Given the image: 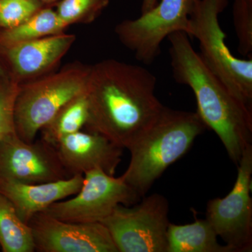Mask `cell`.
Masks as SVG:
<instances>
[{"label":"cell","instance_id":"1","mask_svg":"<svg viewBox=\"0 0 252 252\" xmlns=\"http://www.w3.org/2000/svg\"><path fill=\"white\" fill-rule=\"evenodd\" d=\"M157 83L142 66L115 59L92 64L85 130L128 149L165 107L156 95Z\"/></svg>","mask_w":252,"mask_h":252},{"label":"cell","instance_id":"2","mask_svg":"<svg viewBox=\"0 0 252 252\" xmlns=\"http://www.w3.org/2000/svg\"><path fill=\"white\" fill-rule=\"evenodd\" d=\"M188 34L176 32L168 36L173 77L190 88L196 99L197 114L213 130L238 165L252 144V109L242 103L205 65Z\"/></svg>","mask_w":252,"mask_h":252},{"label":"cell","instance_id":"3","mask_svg":"<svg viewBox=\"0 0 252 252\" xmlns=\"http://www.w3.org/2000/svg\"><path fill=\"white\" fill-rule=\"evenodd\" d=\"M207 128L197 112L164 107L127 149L130 159L122 175L124 180L142 198Z\"/></svg>","mask_w":252,"mask_h":252},{"label":"cell","instance_id":"4","mask_svg":"<svg viewBox=\"0 0 252 252\" xmlns=\"http://www.w3.org/2000/svg\"><path fill=\"white\" fill-rule=\"evenodd\" d=\"M91 65L68 63L61 69L20 84L15 107V130L32 142L64 104L87 90Z\"/></svg>","mask_w":252,"mask_h":252},{"label":"cell","instance_id":"5","mask_svg":"<svg viewBox=\"0 0 252 252\" xmlns=\"http://www.w3.org/2000/svg\"><path fill=\"white\" fill-rule=\"evenodd\" d=\"M229 0H197L189 21L188 35L198 41L200 59L237 97L252 109V59H240L225 44L219 16Z\"/></svg>","mask_w":252,"mask_h":252},{"label":"cell","instance_id":"6","mask_svg":"<svg viewBox=\"0 0 252 252\" xmlns=\"http://www.w3.org/2000/svg\"><path fill=\"white\" fill-rule=\"evenodd\" d=\"M131 206L119 205L101 223L119 252H166L169 203L154 193Z\"/></svg>","mask_w":252,"mask_h":252},{"label":"cell","instance_id":"7","mask_svg":"<svg viewBox=\"0 0 252 252\" xmlns=\"http://www.w3.org/2000/svg\"><path fill=\"white\" fill-rule=\"evenodd\" d=\"M197 0H160L140 17L125 20L114 29L121 43L137 61L151 64L161 52L165 38L176 32L188 34L189 21Z\"/></svg>","mask_w":252,"mask_h":252},{"label":"cell","instance_id":"8","mask_svg":"<svg viewBox=\"0 0 252 252\" xmlns=\"http://www.w3.org/2000/svg\"><path fill=\"white\" fill-rule=\"evenodd\" d=\"M141 197L124 177L109 175L100 169L84 175V182L74 198L56 202L44 213L74 223H101L118 205L131 206Z\"/></svg>","mask_w":252,"mask_h":252},{"label":"cell","instance_id":"9","mask_svg":"<svg viewBox=\"0 0 252 252\" xmlns=\"http://www.w3.org/2000/svg\"><path fill=\"white\" fill-rule=\"evenodd\" d=\"M252 144L238 164L233 189L224 198L212 199L207 205L206 220L233 252L252 250Z\"/></svg>","mask_w":252,"mask_h":252},{"label":"cell","instance_id":"10","mask_svg":"<svg viewBox=\"0 0 252 252\" xmlns=\"http://www.w3.org/2000/svg\"><path fill=\"white\" fill-rule=\"evenodd\" d=\"M69 177L56 147L42 139L25 142L15 132L0 140V180L41 184Z\"/></svg>","mask_w":252,"mask_h":252},{"label":"cell","instance_id":"11","mask_svg":"<svg viewBox=\"0 0 252 252\" xmlns=\"http://www.w3.org/2000/svg\"><path fill=\"white\" fill-rule=\"evenodd\" d=\"M35 252H119L109 230L102 223H74L44 212L28 222Z\"/></svg>","mask_w":252,"mask_h":252},{"label":"cell","instance_id":"12","mask_svg":"<svg viewBox=\"0 0 252 252\" xmlns=\"http://www.w3.org/2000/svg\"><path fill=\"white\" fill-rule=\"evenodd\" d=\"M75 41V34L63 32L9 47H0V51L10 75L21 84L57 70Z\"/></svg>","mask_w":252,"mask_h":252},{"label":"cell","instance_id":"13","mask_svg":"<svg viewBox=\"0 0 252 252\" xmlns=\"http://www.w3.org/2000/svg\"><path fill=\"white\" fill-rule=\"evenodd\" d=\"M55 147L70 177L84 175L94 169L114 176L124 151L104 136L87 130L66 136Z\"/></svg>","mask_w":252,"mask_h":252},{"label":"cell","instance_id":"14","mask_svg":"<svg viewBox=\"0 0 252 252\" xmlns=\"http://www.w3.org/2000/svg\"><path fill=\"white\" fill-rule=\"evenodd\" d=\"M84 182V175L41 184H23L0 180V193L5 195L25 223L36 214L44 212L56 202L76 195Z\"/></svg>","mask_w":252,"mask_h":252},{"label":"cell","instance_id":"15","mask_svg":"<svg viewBox=\"0 0 252 252\" xmlns=\"http://www.w3.org/2000/svg\"><path fill=\"white\" fill-rule=\"evenodd\" d=\"M218 238L206 219L185 225L170 223L166 252H233L228 245H220Z\"/></svg>","mask_w":252,"mask_h":252},{"label":"cell","instance_id":"16","mask_svg":"<svg viewBox=\"0 0 252 252\" xmlns=\"http://www.w3.org/2000/svg\"><path fill=\"white\" fill-rule=\"evenodd\" d=\"M53 7L48 6L42 8L16 27L0 30V47H9L20 43L65 32L68 26Z\"/></svg>","mask_w":252,"mask_h":252},{"label":"cell","instance_id":"17","mask_svg":"<svg viewBox=\"0 0 252 252\" xmlns=\"http://www.w3.org/2000/svg\"><path fill=\"white\" fill-rule=\"evenodd\" d=\"M88 119L86 92L64 104L39 132L43 140L56 147L66 136L82 130Z\"/></svg>","mask_w":252,"mask_h":252},{"label":"cell","instance_id":"18","mask_svg":"<svg viewBox=\"0 0 252 252\" xmlns=\"http://www.w3.org/2000/svg\"><path fill=\"white\" fill-rule=\"evenodd\" d=\"M0 249L3 252H35L31 227L18 216L12 203L0 193Z\"/></svg>","mask_w":252,"mask_h":252},{"label":"cell","instance_id":"19","mask_svg":"<svg viewBox=\"0 0 252 252\" xmlns=\"http://www.w3.org/2000/svg\"><path fill=\"white\" fill-rule=\"evenodd\" d=\"M110 0H60L55 6L59 18L69 27L71 25L94 23Z\"/></svg>","mask_w":252,"mask_h":252},{"label":"cell","instance_id":"20","mask_svg":"<svg viewBox=\"0 0 252 252\" xmlns=\"http://www.w3.org/2000/svg\"><path fill=\"white\" fill-rule=\"evenodd\" d=\"M20 84L11 77H0V140L15 133V107Z\"/></svg>","mask_w":252,"mask_h":252},{"label":"cell","instance_id":"21","mask_svg":"<svg viewBox=\"0 0 252 252\" xmlns=\"http://www.w3.org/2000/svg\"><path fill=\"white\" fill-rule=\"evenodd\" d=\"M45 6L38 0H0V30L16 27Z\"/></svg>","mask_w":252,"mask_h":252},{"label":"cell","instance_id":"22","mask_svg":"<svg viewBox=\"0 0 252 252\" xmlns=\"http://www.w3.org/2000/svg\"><path fill=\"white\" fill-rule=\"evenodd\" d=\"M233 20L239 53L250 56L252 53V0H234Z\"/></svg>","mask_w":252,"mask_h":252},{"label":"cell","instance_id":"23","mask_svg":"<svg viewBox=\"0 0 252 252\" xmlns=\"http://www.w3.org/2000/svg\"><path fill=\"white\" fill-rule=\"evenodd\" d=\"M0 77H11L7 64L1 51H0Z\"/></svg>","mask_w":252,"mask_h":252},{"label":"cell","instance_id":"24","mask_svg":"<svg viewBox=\"0 0 252 252\" xmlns=\"http://www.w3.org/2000/svg\"><path fill=\"white\" fill-rule=\"evenodd\" d=\"M158 0H142V6H141V13L147 12L149 10L157 5Z\"/></svg>","mask_w":252,"mask_h":252},{"label":"cell","instance_id":"25","mask_svg":"<svg viewBox=\"0 0 252 252\" xmlns=\"http://www.w3.org/2000/svg\"><path fill=\"white\" fill-rule=\"evenodd\" d=\"M38 1H41L46 6H55V5L57 4L60 0H38Z\"/></svg>","mask_w":252,"mask_h":252},{"label":"cell","instance_id":"26","mask_svg":"<svg viewBox=\"0 0 252 252\" xmlns=\"http://www.w3.org/2000/svg\"><path fill=\"white\" fill-rule=\"evenodd\" d=\"M0 250H1V249H0Z\"/></svg>","mask_w":252,"mask_h":252}]
</instances>
